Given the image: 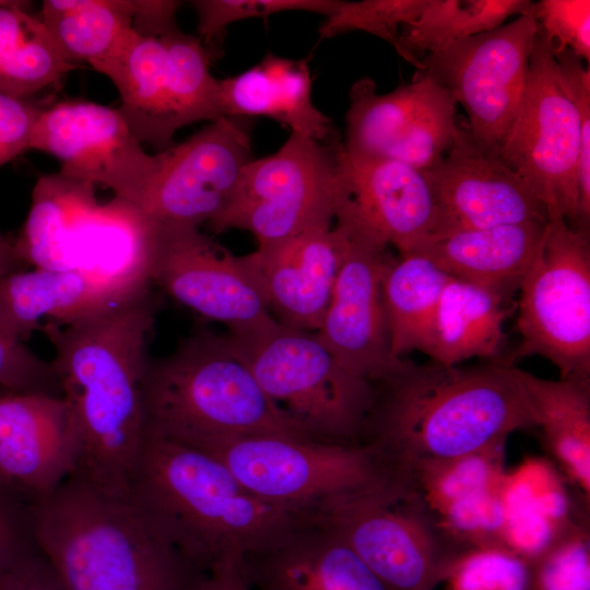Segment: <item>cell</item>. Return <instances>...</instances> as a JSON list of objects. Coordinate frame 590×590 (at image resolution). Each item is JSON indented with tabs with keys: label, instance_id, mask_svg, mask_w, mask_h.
Returning a JSON list of instances; mask_svg holds the SVG:
<instances>
[{
	"label": "cell",
	"instance_id": "cell-1",
	"mask_svg": "<svg viewBox=\"0 0 590 590\" xmlns=\"http://www.w3.org/2000/svg\"><path fill=\"white\" fill-rule=\"evenodd\" d=\"M373 385L361 444L399 485L414 491L423 473L499 448L512 432L535 427L512 366L500 362L461 368L402 358Z\"/></svg>",
	"mask_w": 590,
	"mask_h": 590
},
{
	"label": "cell",
	"instance_id": "cell-2",
	"mask_svg": "<svg viewBox=\"0 0 590 590\" xmlns=\"http://www.w3.org/2000/svg\"><path fill=\"white\" fill-rule=\"evenodd\" d=\"M157 300L148 292L70 324L47 320L40 331L79 438L75 471L99 488L129 495L143 444L142 384Z\"/></svg>",
	"mask_w": 590,
	"mask_h": 590
},
{
	"label": "cell",
	"instance_id": "cell-3",
	"mask_svg": "<svg viewBox=\"0 0 590 590\" xmlns=\"http://www.w3.org/2000/svg\"><path fill=\"white\" fill-rule=\"evenodd\" d=\"M129 495L201 573L274 547L315 522L257 497L212 456L146 435Z\"/></svg>",
	"mask_w": 590,
	"mask_h": 590
},
{
	"label": "cell",
	"instance_id": "cell-4",
	"mask_svg": "<svg viewBox=\"0 0 590 590\" xmlns=\"http://www.w3.org/2000/svg\"><path fill=\"white\" fill-rule=\"evenodd\" d=\"M34 516L37 544L67 590H192L202 574L130 495L75 470Z\"/></svg>",
	"mask_w": 590,
	"mask_h": 590
},
{
	"label": "cell",
	"instance_id": "cell-5",
	"mask_svg": "<svg viewBox=\"0 0 590 590\" xmlns=\"http://www.w3.org/2000/svg\"><path fill=\"white\" fill-rule=\"evenodd\" d=\"M142 406L146 436L187 447L263 435L310 439L268 398L228 337L206 329L149 359Z\"/></svg>",
	"mask_w": 590,
	"mask_h": 590
},
{
	"label": "cell",
	"instance_id": "cell-6",
	"mask_svg": "<svg viewBox=\"0 0 590 590\" xmlns=\"http://www.w3.org/2000/svg\"><path fill=\"white\" fill-rule=\"evenodd\" d=\"M95 187L60 172L40 175L14 246L28 266L78 270L131 299L151 290L157 223L121 198L98 202Z\"/></svg>",
	"mask_w": 590,
	"mask_h": 590
},
{
	"label": "cell",
	"instance_id": "cell-7",
	"mask_svg": "<svg viewBox=\"0 0 590 590\" xmlns=\"http://www.w3.org/2000/svg\"><path fill=\"white\" fill-rule=\"evenodd\" d=\"M208 453L257 497L312 520L343 503L402 489L364 444L263 435L191 447Z\"/></svg>",
	"mask_w": 590,
	"mask_h": 590
},
{
	"label": "cell",
	"instance_id": "cell-8",
	"mask_svg": "<svg viewBox=\"0 0 590 590\" xmlns=\"http://www.w3.org/2000/svg\"><path fill=\"white\" fill-rule=\"evenodd\" d=\"M268 398L308 438L361 444L374 400L371 381L343 368L315 332L275 319L226 333Z\"/></svg>",
	"mask_w": 590,
	"mask_h": 590
},
{
	"label": "cell",
	"instance_id": "cell-9",
	"mask_svg": "<svg viewBox=\"0 0 590 590\" xmlns=\"http://www.w3.org/2000/svg\"><path fill=\"white\" fill-rule=\"evenodd\" d=\"M499 158L528 185L546 211L567 223L590 226V143L565 94L552 45L539 26L524 96Z\"/></svg>",
	"mask_w": 590,
	"mask_h": 590
},
{
	"label": "cell",
	"instance_id": "cell-10",
	"mask_svg": "<svg viewBox=\"0 0 590 590\" xmlns=\"http://www.w3.org/2000/svg\"><path fill=\"white\" fill-rule=\"evenodd\" d=\"M544 236L517 302L519 343L503 364L539 355L560 379L590 380V238L556 209L546 211Z\"/></svg>",
	"mask_w": 590,
	"mask_h": 590
},
{
	"label": "cell",
	"instance_id": "cell-11",
	"mask_svg": "<svg viewBox=\"0 0 590 590\" xmlns=\"http://www.w3.org/2000/svg\"><path fill=\"white\" fill-rule=\"evenodd\" d=\"M341 142L291 132L276 152L246 165L228 206L209 228L244 229L263 246L333 225L343 194Z\"/></svg>",
	"mask_w": 590,
	"mask_h": 590
},
{
	"label": "cell",
	"instance_id": "cell-12",
	"mask_svg": "<svg viewBox=\"0 0 590 590\" xmlns=\"http://www.w3.org/2000/svg\"><path fill=\"white\" fill-rule=\"evenodd\" d=\"M316 521L339 534L388 590H434L464 553L417 493L390 489L357 497Z\"/></svg>",
	"mask_w": 590,
	"mask_h": 590
},
{
	"label": "cell",
	"instance_id": "cell-13",
	"mask_svg": "<svg viewBox=\"0 0 590 590\" xmlns=\"http://www.w3.org/2000/svg\"><path fill=\"white\" fill-rule=\"evenodd\" d=\"M539 24L533 13L428 55L422 72L463 106L473 139L498 156L524 96Z\"/></svg>",
	"mask_w": 590,
	"mask_h": 590
},
{
	"label": "cell",
	"instance_id": "cell-14",
	"mask_svg": "<svg viewBox=\"0 0 590 590\" xmlns=\"http://www.w3.org/2000/svg\"><path fill=\"white\" fill-rule=\"evenodd\" d=\"M345 116L346 154L384 157L425 170L452 146L460 126L451 94L426 73L379 94L369 76L350 88Z\"/></svg>",
	"mask_w": 590,
	"mask_h": 590
},
{
	"label": "cell",
	"instance_id": "cell-15",
	"mask_svg": "<svg viewBox=\"0 0 590 590\" xmlns=\"http://www.w3.org/2000/svg\"><path fill=\"white\" fill-rule=\"evenodd\" d=\"M150 281L178 304L205 320L241 334L274 320L247 266L197 226L161 225Z\"/></svg>",
	"mask_w": 590,
	"mask_h": 590
},
{
	"label": "cell",
	"instance_id": "cell-16",
	"mask_svg": "<svg viewBox=\"0 0 590 590\" xmlns=\"http://www.w3.org/2000/svg\"><path fill=\"white\" fill-rule=\"evenodd\" d=\"M28 150L55 156L61 174L103 185L139 208L160 166L157 153L144 151L118 108L86 101L42 108Z\"/></svg>",
	"mask_w": 590,
	"mask_h": 590
},
{
	"label": "cell",
	"instance_id": "cell-17",
	"mask_svg": "<svg viewBox=\"0 0 590 590\" xmlns=\"http://www.w3.org/2000/svg\"><path fill=\"white\" fill-rule=\"evenodd\" d=\"M250 120L223 116L158 152V172L141 210L161 225L197 226L229 204L253 160Z\"/></svg>",
	"mask_w": 590,
	"mask_h": 590
},
{
	"label": "cell",
	"instance_id": "cell-18",
	"mask_svg": "<svg viewBox=\"0 0 590 590\" xmlns=\"http://www.w3.org/2000/svg\"><path fill=\"white\" fill-rule=\"evenodd\" d=\"M350 245L316 333L339 364L371 382L402 359L393 358L382 302V281L393 258L389 245L343 222Z\"/></svg>",
	"mask_w": 590,
	"mask_h": 590
},
{
	"label": "cell",
	"instance_id": "cell-19",
	"mask_svg": "<svg viewBox=\"0 0 590 590\" xmlns=\"http://www.w3.org/2000/svg\"><path fill=\"white\" fill-rule=\"evenodd\" d=\"M424 172L439 213L436 236L462 229L546 222L545 206L523 179L499 156L479 145L467 126L460 127L445 156Z\"/></svg>",
	"mask_w": 590,
	"mask_h": 590
},
{
	"label": "cell",
	"instance_id": "cell-20",
	"mask_svg": "<svg viewBox=\"0 0 590 590\" xmlns=\"http://www.w3.org/2000/svg\"><path fill=\"white\" fill-rule=\"evenodd\" d=\"M339 161L343 196L335 220L394 246L399 256L437 235L438 208L424 170L390 158L351 156L342 142Z\"/></svg>",
	"mask_w": 590,
	"mask_h": 590
},
{
	"label": "cell",
	"instance_id": "cell-21",
	"mask_svg": "<svg viewBox=\"0 0 590 590\" xmlns=\"http://www.w3.org/2000/svg\"><path fill=\"white\" fill-rule=\"evenodd\" d=\"M79 438L63 397L0 396V480L32 506L75 470Z\"/></svg>",
	"mask_w": 590,
	"mask_h": 590
},
{
	"label": "cell",
	"instance_id": "cell-22",
	"mask_svg": "<svg viewBox=\"0 0 590 590\" xmlns=\"http://www.w3.org/2000/svg\"><path fill=\"white\" fill-rule=\"evenodd\" d=\"M349 245V231L335 221L258 246L244 259L271 316L285 327L317 332Z\"/></svg>",
	"mask_w": 590,
	"mask_h": 590
},
{
	"label": "cell",
	"instance_id": "cell-23",
	"mask_svg": "<svg viewBox=\"0 0 590 590\" xmlns=\"http://www.w3.org/2000/svg\"><path fill=\"white\" fill-rule=\"evenodd\" d=\"M251 590H388L329 527L315 521L243 558Z\"/></svg>",
	"mask_w": 590,
	"mask_h": 590
},
{
	"label": "cell",
	"instance_id": "cell-24",
	"mask_svg": "<svg viewBox=\"0 0 590 590\" xmlns=\"http://www.w3.org/2000/svg\"><path fill=\"white\" fill-rule=\"evenodd\" d=\"M545 224L455 231L432 237L412 252L426 257L450 278L484 286L511 300L539 251Z\"/></svg>",
	"mask_w": 590,
	"mask_h": 590
},
{
	"label": "cell",
	"instance_id": "cell-25",
	"mask_svg": "<svg viewBox=\"0 0 590 590\" xmlns=\"http://www.w3.org/2000/svg\"><path fill=\"white\" fill-rule=\"evenodd\" d=\"M219 82L223 116H264L320 142L339 137L331 119L312 103L307 59L268 52L248 70Z\"/></svg>",
	"mask_w": 590,
	"mask_h": 590
},
{
	"label": "cell",
	"instance_id": "cell-26",
	"mask_svg": "<svg viewBox=\"0 0 590 590\" xmlns=\"http://www.w3.org/2000/svg\"><path fill=\"white\" fill-rule=\"evenodd\" d=\"M128 300L81 271L34 268L0 281V321L24 341L40 331L43 319L70 324Z\"/></svg>",
	"mask_w": 590,
	"mask_h": 590
},
{
	"label": "cell",
	"instance_id": "cell-27",
	"mask_svg": "<svg viewBox=\"0 0 590 590\" xmlns=\"http://www.w3.org/2000/svg\"><path fill=\"white\" fill-rule=\"evenodd\" d=\"M97 71L118 90V109L141 143L152 145L157 153L174 145L180 125L162 36L134 32L123 50Z\"/></svg>",
	"mask_w": 590,
	"mask_h": 590
},
{
	"label": "cell",
	"instance_id": "cell-28",
	"mask_svg": "<svg viewBox=\"0 0 590 590\" xmlns=\"http://www.w3.org/2000/svg\"><path fill=\"white\" fill-rule=\"evenodd\" d=\"M515 309L511 300L493 290L449 278L439 298L428 357L445 366L474 357L498 362L504 322Z\"/></svg>",
	"mask_w": 590,
	"mask_h": 590
},
{
	"label": "cell",
	"instance_id": "cell-29",
	"mask_svg": "<svg viewBox=\"0 0 590 590\" xmlns=\"http://www.w3.org/2000/svg\"><path fill=\"white\" fill-rule=\"evenodd\" d=\"M543 441L579 488L590 494V380H550L512 366Z\"/></svg>",
	"mask_w": 590,
	"mask_h": 590
},
{
	"label": "cell",
	"instance_id": "cell-30",
	"mask_svg": "<svg viewBox=\"0 0 590 590\" xmlns=\"http://www.w3.org/2000/svg\"><path fill=\"white\" fill-rule=\"evenodd\" d=\"M449 278L422 255L411 252L393 258L382 281L393 358H404L414 351L428 356L439 298Z\"/></svg>",
	"mask_w": 590,
	"mask_h": 590
},
{
	"label": "cell",
	"instance_id": "cell-31",
	"mask_svg": "<svg viewBox=\"0 0 590 590\" xmlns=\"http://www.w3.org/2000/svg\"><path fill=\"white\" fill-rule=\"evenodd\" d=\"M39 17L69 61H85L96 71L135 32L130 0H45Z\"/></svg>",
	"mask_w": 590,
	"mask_h": 590
},
{
	"label": "cell",
	"instance_id": "cell-32",
	"mask_svg": "<svg viewBox=\"0 0 590 590\" xmlns=\"http://www.w3.org/2000/svg\"><path fill=\"white\" fill-rule=\"evenodd\" d=\"M27 3L0 0V93L22 99L76 68Z\"/></svg>",
	"mask_w": 590,
	"mask_h": 590
},
{
	"label": "cell",
	"instance_id": "cell-33",
	"mask_svg": "<svg viewBox=\"0 0 590 590\" xmlns=\"http://www.w3.org/2000/svg\"><path fill=\"white\" fill-rule=\"evenodd\" d=\"M529 0H427L421 15L404 26L402 48L414 57L417 52L436 54L461 39L493 31L512 15L533 13Z\"/></svg>",
	"mask_w": 590,
	"mask_h": 590
},
{
	"label": "cell",
	"instance_id": "cell-34",
	"mask_svg": "<svg viewBox=\"0 0 590 590\" xmlns=\"http://www.w3.org/2000/svg\"><path fill=\"white\" fill-rule=\"evenodd\" d=\"M426 3L427 0L339 1L320 24L318 33L321 38H332L352 31L366 32L390 44L401 58L422 71L423 61L402 48L400 27L413 23Z\"/></svg>",
	"mask_w": 590,
	"mask_h": 590
},
{
	"label": "cell",
	"instance_id": "cell-35",
	"mask_svg": "<svg viewBox=\"0 0 590 590\" xmlns=\"http://www.w3.org/2000/svg\"><path fill=\"white\" fill-rule=\"evenodd\" d=\"M338 0H197L198 33L208 45L217 39L228 25L252 17H268L286 11H305L330 15Z\"/></svg>",
	"mask_w": 590,
	"mask_h": 590
},
{
	"label": "cell",
	"instance_id": "cell-36",
	"mask_svg": "<svg viewBox=\"0 0 590 590\" xmlns=\"http://www.w3.org/2000/svg\"><path fill=\"white\" fill-rule=\"evenodd\" d=\"M0 385L14 393L62 397L51 362L24 345L0 321Z\"/></svg>",
	"mask_w": 590,
	"mask_h": 590
},
{
	"label": "cell",
	"instance_id": "cell-37",
	"mask_svg": "<svg viewBox=\"0 0 590 590\" xmlns=\"http://www.w3.org/2000/svg\"><path fill=\"white\" fill-rule=\"evenodd\" d=\"M533 15L553 52L569 49L590 61L589 0H541L534 2Z\"/></svg>",
	"mask_w": 590,
	"mask_h": 590
},
{
	"label": "cell",
	"instance_id": "cell-38",
	"mask_svg": "<svg viewBox=\"0 0 590 590\" xmlns=\"http://www.w3.org/2000/svg\"><path fill=\"white\" fill-rule=\"evenodd\" d=\"M42 107L0 93V166L28 150Z\"/></svg>",
	"mask_w": 590,
	"mask_h": 590
},
{
	"label": "cell",
	"instance_id": "cell-39",
	"mask_svg": "<svg viewBox=\"0 0 590 590\" xmlns=\"http://www.w3.org/2000/svg\"><path fill=\"white\" fill-rule=\"evenodd\" d=\"M40 551L35 536L34 514L0 522V574Z\"/></svg>",
	"mask_w": 590,
	"mask_h": 590
},
{
	"label": "cell",
	"instance_id": "cell-40",
	"mask_svg": "<svg viewBox=\"0 0 590 590\" xmlns=\"http://www.w3.org/2000/svg\"><path fill=\"white\" fill-rule=\"evenodd\" d=\"M0 590H67L47 557L39 551L0 574Z\"/></svg>",
	"mask_w": 590,
	"mask_h": 590
},
{
	"label": "cell",
	"instance_id": "cell-41",
	"mask_svg": "<svg viewBox=\"0 0 590 590\" xmlns=\"http://www.w3.org/2000/svg\"><path fill=\"white\" fill-rule=\"evenodd\" d=\"M133 30L141 36L158 37L178 28L176 13L181 1L130 0Z\"/></svg>",
	"mask_w": 590,
	"mask_h": 590
},
{
	"label": "cell",
	"instance_id": "cell-42",
	"mask_svg": "<svg viewBox=\"0 0 590 590\" xmlns=\"http://www.w3.org/2000/svg\"><path fill=\"white\" fill-rule=\"evenodd\" d=\"M192 590H251L243 569V558L223 562L202 573Z\"/></svg>",
	"mask_w": 590,
	"mask_h": 590
},
{
	"label": "cell",
	"instance_id": "cell-43",
	"mask_svg": "<svg viewBox=\"0 0 590 590\" xmlns=\"http://www.w3.org/2000/svg\"><path fill=\"white\" fill-rule=\"evenodd\" d=\"M33 512L34 506L0 480V522L20 519Z\"/></svg>",
	"mask_w": 590,
	"mask_h": 590
},
{
	"label": "cell",
	"instance_id": "cell-44",
	"mask_svg": "<svg viewBox=\"0 0 590 590\" xmlns=\"http://www.w3.org/2000/svg\"><path fill=\"white\" fill-rule=\"evenodd\" d=\"M28 264L19 256L14 241L0 233V281L5 276L26 270Z\"/></svg>",
	"mask_w": 590,
	"mask_h": 590
}]
</instances>
